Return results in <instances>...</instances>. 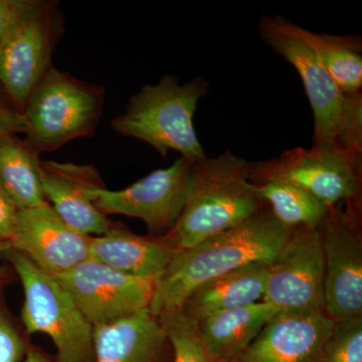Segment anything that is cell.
Listing matches in <instances>:
<instances>
[{
	"label": "cell",
	"instance_id": "cell-1",
	"mask_svg": "<svg viewBox=\"0 0 362 362\" xmlns=\"http://www.w3.org/2000/svg\"><path fill=\"white\" fill-rule=\"evenodd\" d=\"M291 230L267 206L239 225L176 251L156 278L149 311L156 317L180 310L195 288L250 264L271 265Z\"/></svg>",
	"mask_w": 362,
	"mask_h": 362
},
{
	"label": "cell",
	"instance_id": "cell-2",
	"mask_svg": "<svg viewBox=\"0 0 362 362\" xmlns=\"http://www.w3.org/2000/svg\"><path fill=\"white\" fill-rule=\"evenodd\" d=\"M192 166L182 213L173 230L160 238L175 252L233 228L268 206L250 180L252 162L226 151Z\"/></svg>",
	"mask_w": 362,
	"mask_h": 362
},
{
	"label": "cell",
	"instance_id": "cell-3",
	"mask_svg": "<svg viewBox=\"0 0 362 362\" xmlns=\"http://www.w3.org/2000/svg\"><path fill=\"white\" fill-rule=\"evenodd\" d=\"M207 89L202 78L180 84L173 76H164L158 84L144 86L131 98L125 113L112 120V128L147 143L163 158L175 150L195 163L206 156L194 130V116Z\"/></svg>",
	"mask_w": 362,
	"mask_h": 362
},
{
	"label": "cell",
	"instance_id": "cell-4",
	"mask_svg": "<svg viewBox=\"0 0 362 362\" xmlns=\"http://www.w3.org/2000/svg\"><path fill=\"white\" fill-rule=\"evenodd\" d=\"M259 35L301 78L313 111V145L340 144L362 152L361 93L343 92L313 52L285 28L283 16H264Z\"/></svg>",
	"mask_w": 362,
	"mask_h": 362
},
{
	"label": "cell",
	"instance_id": "cell-5",
	"mask_svg": "<svg viewBox=\"0 0 362 362\" xmlns=\"http://www.w3.org/2000/svg\"><path fill=\"white\" fill-rule=\"evenodd\" d=\"M104 100L102 86L83 82L52 66L21 111L26 144L40 154L90 136L99 125Z\"/></svg>",
	"mask_w": 362,
	"mask_h": 362
},
{
	"label": "cell",
	"instance_id": "cell-6",
	"mask_svg": "<svg viewBox=\"0 0 362 362\" xmlns=\"http://www.w3.org/2000/svg\"><path fill=\"white\" fill-rule=\"evenodd\" d=\"M6 254L23 285L21 318L28 332L51 338L57 349V362H94V328L70 293L25 255L13 249Z\"/></svg>",
	"mask_w": 362,
	"mask_h": 362
},
{
	"label": "cell",
	"instance_id": "cell-7",
	"mask_svg": "<svg viewBox=\"0 0 362 362\" xmlns=\"http://www.w3.org/2000/svg\"><path fill=\"white\" fill-rule=\"evenodd\" d=\"M250 180L294 185L332 209L361 201L362 152L340 144L297 147L252 163Z\"/></svg>",
	"mask_w": 362,
	"mask_h": 362
},
{
	"label": "cell",
	"instance_id": "cell-8",
	"mask_svg": "<svg viewBox=\"0 0 362 362\" xmlns=\"http://www.w3.org/2000/svg\"><path fill=\"white\" fill-rule=\"evenodd\" d=\"M329 209L318 226L324 256V313L331 320L362 315L361 201Z\"/></svg>",
	"mask_w": 362,
	"mask_h": 362
},
{
	"label": "cell",
	"instance_id": "cell-9",
	"mask_svg": "<svg viewBox=\"0 0 362 362\" xmlns=\"http://www.w3.org/2000/svg\"><path fill=\"white\" fill-rule=\"evenodd\" d=\"M194 166L180 157L168 168L158 169L129 187L109 190L95 188L90 197L105 214H122L144 221L149 232L162 238L180 218L192 185Z\"/></svg>",
	"mask_w": 362,
	"mask_h": 362
},
{
	"label": "cell",
	"instance_id": "cell-10",
	"mask_svg": "<svg viewBox=\"0 0 362 362\" xmlns=\"http://www.w3.org/2000/svg\"><path fill=\"white\" fill-rule=\"evenodd\" d=\"M54 278L70 293L93 328L149 309L156 284V278L127 275L92 258Z\"/></svg>",
	"mask_w": 362,
	"mask_h": 362
},
{
	"label": "cell",
	"instance_id": "cell-11",
	"mask_svg": "<svg viewBox=\"0 0 362 362\" xmlns=\"http://www.w3.org/2000/svg\"><path fill=\"white\" fill-rule=\"evenodd\" d=\"M324 256L318 228H296L269 267L262 301L284 313L324 312Z\"/></svg>",
	"mask_w": 362,
	"mask_h": 362
},
{
	"label": "cell",
	"instance_id": "cell-12",
	"mask_svg": "<svg viewBox=\"0 0 362 362\" xmlns=\"http://www.w3.org/2000/svg\"><path fill=\"white\" fill-rule=\"evenodd\" d=\"M59 23L57 4L49 1L0 42V85L21 112L33 88L52 66Z\"/></svg>",
	"mask_w": 362,
	"mask_h": 362
},
{
	"label": "cell",
	"instance_id": "cell-13",
	"mask_svg": "<svg viewBox=\"0 0 362 362\" xmlns=\"http://www.w3.org/2000/svg\"><path fill=\"white\" fill-rule=\"evenodd\" d=\"M90 240L66 225L47 202L18 211L11 242L13 250L56 277L90 259Z\"/></svg>",
	"mask_w": 362,
	"mask_h": 362
},
{
	"label": "cell",
	"instance_id": "cell-14",
	"mask_svg": "<svg viewBox=\"0 0 362 362\" xmlns=\"http://www.w3.org/2000/svg\"><path fill=\"white\" fill-rule=\"evenodd\" d=\"M333 325L324 312H279L233 362H322Z\"/></svg>",
	"mask_w": 362,
	"mask_h": 362
},
{
	"label": "cell",
	"instance_id": "cell-15",
	"mask_svg": "<svg viewBox=\"0 0 362 362\" xmlns=\"http://www.w3.org/2000/svg\"><path fill=\"white\" fill-rule=\"evenodd\" d=\"M40 181L45 201L66 225L88 237H99L112 225L95 206L90 192L103 187L96 169L56 161L40 162Z\"/></svg>",
	"mask_w": 362,
	"mask_h": 362
},
{
	"label": "cell",
	"instance_id": "cell-16",
	"mask_svg": "<svg viewBox=\"0 0 362 362\" xmlns=\"http://www.w3.org/2000/svg\"><path fill=\"white\" fill-rule=\"evenodd\" d=\"M94 362H165L171 349L165 331L149 309L93 330Z\"/></svg>",
	"mask_w": 362,
	"mask_h": 362
},
{
	"label": "cell",
	"instance_id": "cell-17",
	"mask_svg": "<svg viewBox=\"0 0 362 362\" xmlns=\"http://www.w3.org/2000/svg\"><path fill=\"white\" fill-rule=\"evenodd\" d=\"M269 264H250L195 288L181 310L195 322L221 311L263 300Z\"/></svg>",
	"mask_w": 362,
	"mask_h": 362
},
{
	"label": "cell",
	"instance_id": "cell-18",
	"mask_svg": "<svg viewBox=\"0 0 362 362\" xmlns=\"http://www.w3.org/2000/svg\"><path fill=\"white\" fill-rule=\"evenodd\" d=\"M175 252L160 238L141 237L113 226L90 240V258L136 277H158Z\"/></svg>",
	"mask_w": 362,
	"mask_h": 362
},
{
	"label": "cell",
	"instance_id": "cell-19",
	"mask_svg": "<svg viewBox=\"0 0 362 362\" xmlns=\"http://www.w3.org/2000/svg\"><path fill=\"white\" fill-rule=\"evenodd\" d=\"M278 313L275 306L261 301L218 312L197 323L214 356L233 362Z\"/></svg>",
	"mask_w": 362,
	"mask_h": 362
},
{
	"label": "cell",
	"instance_id": "cell-20",
	"mask_svg": "<svg viewBox=\"0 0 362 362\" xmlns=\"http://www.w3.org/2000/svg\"><path fill=\"white\" fill-rule=\"evenodd\" d=\"M285 28L315 54L338 87L347 94L361 93L362 45L357 35H330L305 30L284 18Z\"/></svg>",
	"mask_w": 362,
	"mask_h": 362
},
{
	"label": "cell",
	"instance_id": "cell-21",
	"mask_svg": "<svg viewBox=\"0 0 362 362\" xmlns=\"http://www.w3.org/2000/svg\"><path fill=\"white\" fill-rule=\"evenodd\" d=\"M39 156L16 135L0 136V187L20 211L47 202L40 181Z\"/></svg>",
	"mask_w": 362,
	"mask_h": 362
},
{
	"label": "cell",
	"instance_id": "cell-22",
	"mask_svg": "<svg viewBox=\"0 0 362 362\" xmlns=\"http://www.w3.org/2000/svg\"><path fill=\"white\" fill-rule=\"evenodd\" d=\"M254 187L279 223L290 230L318 228L329 213V207L294 185L264 182Z\"/></svg>",
	"mask_w": 362,
	"mask_h": 362
},
{
	"label": "cell",
	"instance_id": "cell-23",
	"mask_svg": "<svg viewBox=\"0 0 362 362\" xmlns=\"http://www.w3.org/2000/svg\"><path fill=\"white\" fill-rule=\"evenodd\" d=\"M157 318L170 343L173 362H223L209 349L197 323L181 309Z\"/></svg>",
	"mask_w": 362,
	"mask_h": 362
},
{
	"label": "cell",
	"instance_id": "cell-24",
	"mask_svg": "<svg viewBox=\"0 0 362 362\" xmlns=\"http://www.w3.org/2000/svg\"><path fill=\"white\" fill-rule=\"evenodd\" d=\"M322 362H362V315L334 321Z\"/></svg>",
	"mask_w": 362,
	"mask_h": 362
},
{
	"label": "cell",
	"instance_id": "cell-25",
	"mask_svg": "<svg viewBox=\"0 0 362 362\" xmlns=\"http://www.w3.org/2000/svg\"><path fill=\"white\" fill-rule=\"evenodd\" d=\"M49 4L45 0H0V42Z\"/></svg>",
	"mask_w": 362,
	"mask_h": 362
},
{
	"label": "cell",
	"instance_id": "cell-26",
	"mask_svg": "<svg viewBox=\"0 0 362 362\" xmlns=\"http://www.w3.org/2000/svg\"><path fill=\"white\" fill-rule=\"evenodd\" d=\"M25 345L20 333L0 310V362H21Z\"/></svg>",
	"mask_w": 362,
	"mask_h": 362
},
{
	"label": "cell",
	"instance_id": "cell-27",
	"mask_svg": "<svg viewBox=\"0 0 362 362\" xmlns=\"http://www.w3.org/2000/svg\"><path fill=\"white\" fill-rule=\"evenodd\" d=\"M25 129L23 113L11 102L0 98V136L25 133Z\"/></svg>",
	"mask_w": 362,
	"mask_h": 362
},
{
	"label": "cell",
	"instance_id": "cell-28",
	"mask_svg": "<svg viewBox=\"0 0 362 362\" xmlns=\"http://www.w3.org/2000/svg\"><path fill=\"white\" fill-rule=\"evenodd\" d=\"M18 211L20 209L0 187V242L13 239Z\"/></svg>",
	"mask_w": 362,
	"mask_h": 362
},
{
	"label": "cell",
	"instance_id": "cell-29",
	"mask_svg": "<svg viewBox=\"0 0 362 362\" xmlns=\"http://www.w3.org/2000/svg\"><path fill=\"white\" fill-rule=\"evenodd\" d=\"M21 362H49L40 351L30 349L26 352L25 359Z\"/></svg>",
	"mask_w": 362,
	"mask_h": 362
},
{
	"label": "cell",
	"instance_id": "cell-30",
	"mask_svg": "<svg viewBox=\"0 0 362 362\" xmlns=\"http://www.w3.org/2000/svg\"><path fill=\"white\" fill-rule=\"evenodd\" d=\"M11 249H13V246H11V240H1L0 242V254H4V252H8ZM2 275H4V270L0 268V280H1Z\"/></svg>",
	"mask_w": 362,
	"mask_h": 362
}]
</instances>
